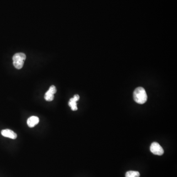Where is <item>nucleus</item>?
Returning <instances> with one entry per match:
<instances>
[{
  "label": "nucleus",
  "instance_id": "6e6552de",
  "mask_svg": "<svg viewBox=\"0 0 177 177\" xmlns=\"http://www.w3.org/2000/svg\"><path fill=\"white\" fill-rule=\"evenodd\" d=\"M54 94L48 91L46 92L44 96V98L47 101H51L54 100Z\"/></svg>",
  "mask_w": 177,
  "mask_h": 177
},
{
  "label": "nucleus",
  "instance_id": "423d86ee",
  "mask_svg": "<svg viewBox=\"0 0 177 177\" xmlns=\"http://www.w3.org/2000/svg\"><path fill=\"white\" fill-rule=\"evenodd\" d=\"M39 118L36 116L30 117L27 120V124L30 128H33L39 123Z\"/></svg>",
  "mask_w": 177,
  "mask_h": 177
},
{
  "label": "nucleus",
  "instance_id": "7ed1b4c3",
  "mask_svg": "<svg viewBox=\"0 0 177 177\" xmlns=\"http://www.w3.org/2000/svg\"><path fill=\"white\" fill-rule=\"evenodd\" d=\"M150 151L152 154L157 155H161L164 154L163 149L157 142H153L150 147Z\"/></svg>",
  "mask_w": 177,
  "mask_h": 177
},
{
  "label": "nucleus",
  "instance_id": "0eeeda50",
  "mask_svg": "<svg viewBox=\"0 0 177 177\" xmlns=\"http://www.w3.org/2000/svg\"><path fill=\"white\" fill-rule=\"evenodd\" d=\"M140 175L138 171H128L125 174V177H139Z\"/></svg>",
  "mask_w": 177,
  "mask_h": 177
},
{
  "label": "nucleus",
  "instance_id": "f257e3e1",
  "mask_svg": "<svg viewBox=\"0 0 177 177\" xmlns=\"http://www.w3.org/2000/svg\"><path fill=\"white\" fill-rule=\"evenodd\" d=\"M133 98L135 102L140 104L146 102L148 96L145 89L141 87L137 88L133 92Z\"/></svg>",
  "mask_w": 177,
  "mask_h": 177
},
{
  "label": "nucleus",
  "instance_id": "1a4fd4ad",
  "mask_svg": "<svg viewBox=\"0 0 177 177\" xmlns=\"http://www.w3.org/2000/svg\"><path fill=\"white\" fill-rule=\"evenodd\" d=\"M48 91H50L51 92L53 93V94H55L57 92L56 88L55 86L52 85V86H51L50 87Z\"/></svg>",
  "mask_w": 177,
  "mask_h": 177
},
{
  "label": "nucleus",
  "instance_id": "39448f33",
  "mask_svg": "<svg viewBox=\"0 0 177 177\" xmlns=\"http://www.w3.org/2000/svg\"><path fill=\"white\" fill-rule=\"evenodd\" d=\"M79 96L78 95H75L73 98H70L69 101V105L70 107L72 110L76 111L78 109L77 107V103L76 102L79 100Z\"/></svg>",
  "mask_w": 177,
  "mask_h": 177
},
{
  "label": "nucleus",
  "instance_id": "f03ea898",
  "mask_svg": "<svg viewBox=\"0 0 177 177\" xmlns=\"http://www.w3.org/2000/svg\"><path fill=\"white\" fill-rule=\"evenodd\" d=\"M25 54L23 53H17L14 55L12 57L13 64L15 68L18 69H22L23 66L24 61L26 59Z\"/></svg>",
  "mask_w": 177,
  "mask_h": 177
},
{
  "label": "nucleus",
  "instance_id": "20e7f679",
  "mask_svg": "<svg viewBox=\"0 0 177 177\" xmlns=\"http://www.w3.org/2000/svg\"><path fill=\"white\" fill-rule=\"evenodd\" d=\"M1 134L5 137L10 138L12 139H16L17 136L16 133L9 129H3L2 130Z\"/></svg>",
  "mask_w": 177,
  "mask_h": 177
}]
</instances>
